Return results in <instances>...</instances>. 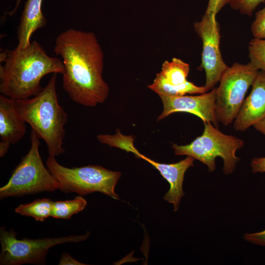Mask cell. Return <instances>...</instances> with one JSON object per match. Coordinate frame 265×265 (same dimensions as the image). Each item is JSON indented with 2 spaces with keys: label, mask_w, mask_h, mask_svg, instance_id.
Returning <instances> with one entry per match:
<instances>
[{
  "label": "cell",
  "mask_w": 265,
  "mask_h": 265,
  "mask_svg": "<svg viewBox=\"0 0 265 265\" xmlns=\"http://www.w3.org/2000/svg\"><path fill=\"white\" fill-rule=\"evenodd\" d=\"M135 157L142 159L150 163L157 169L161 176L169 184V190L163 197L164 200L172 204L174 211H177L179 208L182 198L184 196L183 183L186 171L193 166L194 159L187 156L181 161L170 164L161 163L156 162L140 154L137 149L134 152Z\"/></svg>",
  "instance_id": "obj_13"
},
{
  "label": "cell",
  "mask_w": 265,
  "mask_h": 265,
  "mask_svg": "<svg viewBox=\"0 0 265 265\" xmlns=\"http://www.w3.org/2000/svg\"><path fill=\"white\" fill-rule=\"evenodd\" d=\"M265 0H230L229 3L233 8L239 10L242 14L251 15L258 5Z\"/></svg>",
  "instance_id": "obj_19"
},
{
  "label": "cell",
  "mask_w": 265,
  "mask_h": 265,
  "mask_svg": "<svg viewBox=\"0 0 265 265\" xmlns=\"http://www.w3.org/2000/svg\"><path fill=\"white\" fill-rule=\"evenodd\" d=\"M13 228H0L1 251L0 265H20L25 264L45 265L49 250L52 247L65 243H78L90 236L87 232L83 235H70L58 238L18 239Z\"/></svg>",
  "instance_id": "obj_7"
},
{
  "label": "cell",
  "mask_w": 265,
  "mask_h": 265,
  "mask_svg": "<svg viewBox=\"0 0 265 265\" xmlns=\"http://www.w3.org/2000/svg\"><path fill=\"white\" fill-rule=\"evenodd\" d=\"M216 88L211 92L198 96H160L163 111L158 120H162L170 114L183 112L193 114L204 122H209L216 126L215 116Z\"/></svg>",
  "instance_id": "obj_11"
},
{
  "label": "cell",
  "mask_w": 265,
  "mask_h": 265,
  "mask_svg": "<svg viewBox=\"0 0 265 265\" xmlns=\"http://www.w3.org/2000/svg\"><path fill=\"white\" fill-rule=\"evenodd\" d=\"M252 171L254 173L265 172V157H255L250 163Z\"/></svg>",
  "instance_id": "obj_23"
},
{
  "label": "cell",
  "mask_w": 265,
  "mask_h": 265,
  "mask_svg": "<svg viewBox=\"0 0 265 265\" xmlns=\"http://www.w3.org/2000/svg\"><path fill=\"white\" fill-rule=\"evenodd\" d=\"M252 86L234 120L236 131L246 130L265 116V72L259 70Z\"/></svg>",
  "instance_id": "obj_14"
},
{
  "label": "cell",
  "mask_w": 265,
  "mask_h": 265,
  "mask_svg": "<svg viewBox=\"0 0 265 265\" xmlns=\"http://www.w3.org/2000/svg\"><path fill=\"white\" fill-rule=\"evenodd\" d=\"M46 164L59 183V190L64 193L83 195L98 192L119 200L114 188L121 176L120 172L95 165L68 168L59 164L54 157L50 156Z\"/></svg>",
  "instance_id": "obj_6"
},
{
  "label": "cell",
  "mask_w": 265,
  "mask_h": 265,
  "mask_svg": "<svg viewBox=\"0 0 265 265\" xmlns=\"http://www.w3.org/2000/svg\"><path fill=\"white\" fill-rule=\"evenodd\" d=\"M204 123L202 134L190 143L185 145L172 144L175 154L190 156L198 160L207 166L210 172L215 170V159L220 157L223 161L224 174L232 173L239 161L236 151L243 146V140L222 133L211 123Z\"/></svg>",
  "instance_id": "obj_5"
},
{
  "label": "cell",
  "mask_w": 265,
  "mask_h": 265,
  "mask_svg": "<svg viewBox=\"0 0 265 265\" xmlns=\"http://www.w3.org/2000/svg\"><path fill=\"white\" fill-rule=\"evenodd\" d=\"M253 126L257 131L265 135V116Z\"/></svg>",
  "instance_id": "obj_25"
},
{
  "label": "cell",
  "mask_w": 265,
  "mask_h": 265,
  "mask_svg": "<svg viewBox=\"0 0 265 265\" xmlns=\"http://www.w3.org/2000/svg\"><path fill=\"white\" fill-rule=\"evenodd\" d=\"M230 0H209L205 14H215Z\"/></svg>",
  "instance_id": "obj_22"
},
{
  "label": "cell",
  "mask_w": 265,
  "mask_h": 265,
  "mask_svg": "<svg viewBox=\"0 0 265 265\" xmlns=\"http://www.w3.org/2000/svg\"><path fill=\"white\" fill-rule=\"evenodd\" d=\"M189 72V64L174 57L165 61L161 71L156 74L153 83L148 88L159 96H180L186 94H203L204 86H198L189 81L187 77Z\"/></svg>",
  "instance_id": "obj_10"
},
{
  "label": "cell",
  "mask_w": 265,
  "mask_h": 265,
  "mask_svg": "<svg viewBox=\"0 0 265 265\" xmlns=\"http://www.w3.org/2000/svg\"><path fill=\"white\" fill-rule=\"evenodd\" d=\"M40 139L31 130L30 148L13 170L7 184L0 188L1 200L59 189V183L45 166L40 155Z\"/></svg>",
  "instance_id": "obj_4"
},
{
  "label": "cell",
  "mask_w": 265,
  "mask_h": 265,
  "mask_svg": "<svg viewBox=\"0 0 265 265\" xmlns=\"http://www.w3.org/2000/svg\"><path fill=\"white\" fill-rule=\"evenodd\" d=\"M250 62L259 70L265 72V39L254 38L248 46Z\"/></svg>",
  "instance_id": "obj_18"
},
{
  "label": "cell",
  "mask_w": 265,
  "mask_h": 265,
  "mask_svg": "<svg viewBox=\"0 0 265 265\" xmlns=\"http://www.w3.org/2000/svg\"><path fill=\"white\" fill-rule=\"evenodd\" d=\"M53 201L49 198L37 199L24 204H20L15 209V212L33 218L36 221L43 222L51 215Z\"/></svg>",
  "instance_id": "obj_16"
},
{
  "label": "cell",
  "mask_w": 265,
  "mask_h": 265,
  "mask_svg": "<svg viewBox=\"0 0 265 265\" xmlns=\"http://www.w3.org/2000/svg\"><path fill=\"white\" fill-rule=\"evenodd\" d=\"M251 30L254 38L265 39V6L256 13Z\"/></svg>",
  "instance_id": "obj_20"
},
{
  "label": "cell",
  "mask_w": 265,
  "mask_h": 265,
  "mask_svg": "<svg viewBox=\"0 0 265 265\" xmlns=\"http://www.w3.org/2000/svg\"><path fill=\"white\" fill-rule=\"evenodd\" d=\"M53 52L62 59V86L73 101L89 107L105 101L109 88L102 76L104 53L93 32L68 29L56 37Z\"/></svg>",
  "instance_id": "obj_1"
},
{
  "label": "cell",
  "mask_w": 265,
  "mask_h": 265,
  "mask_svg": "<svg viewBox=\"0 0 265 265\" xmlns=\"http://www.w3.org/2000/svg\"><path fill=\"white\" fill-rule=\"evenodd\" d=\"M59 265H84L85 264L78 261L67 253H63L60 259Z\"/></svg>",
  "instance_id": "obj_24"
},
{
  "label": "cell",
  "mask_w": 265,
  "mask_h": 265,
  "mask_svg": "<svg viewBox=\"0 0 265 265\" xmlns=\"http://www.w3.org/2000/svg\"><path fill=\"white\" fill-rule=\"evenodd\" d=\"M259 70L250 62L228 67L216 88L215 116L217 122L228 126L238 114L245 95Z\"/></svg>",
  "instance_id": "obj_8"
},
{
  "label": "cell",
  "mask_w": 265,
  "mask_h": 265,
  "mask_svg": "<svg viewBox=\"0 0 265 265\" xmlns=\"http://www.w3.org/2000/svg\"><path fill=\"white\" fill-rule=\"evenodd\" d=\"M0 92L15 100L32 97L42 89V79L49 74L63 75V62L48 55L36 41L24 48L17 46L0 54Z\"/></svg>",
  "instance_id": "obj_2"
},
{
  "label": "cell",
  "mask_w": 265,
  "mask_h": 265,
  "mask_svg": "<svg viewBox=\"0 0 265 265\" xmlns=\"http://www.w3.org/2000/svg\"><path fill=\"white\" fill-rule=\"evenodd\" d=\"M56 75L53 74L48 84L37 95L16 100L21 116L45 142L49 156L54 157L65 152L63 141L68 116L58 103Z\"/></svg>",
  "instance_id": "obj_3"
},
{
  "label": "cell",
  "mask_w": 265,
  "mask_h": 265,
  "mask_svg": "<svg viewBox=\"0 0 265 265\" xmlns=\"http://www.w3.org/2000/svg\"><path fill=\"white\" fill-rule=\"evenodd\" d=\"M43 0H27L22 13L17 34V46L24 48L30 43L32 34L45 26L47 20L42 12Z\"/></svg>",
  "instance_id": "obj_15"
},
{
  "label": "cell",
  "mask_w": 265,
  "mask_h": 265,
  "mask_svg": "<svg viewBox=\"0 0 265 265\" xmlns=\"http://www.w3.org/2000/svg\"><path fill=\"white\" fill-rule=\"evenodd\" d=\"M87 201L81 195L74 199L53 201L51 216L57 219H70L75 214L83 211Z\"/></svg>",
  "instance_id": "obj_17"
},
{
  "label": "cell",
  "mask_w": 265,
  "mask_h": 265,
  "mask_svg": "<svg viewBox=\"0 0 265 265\" xmlns=\"http://www.w3.org/2000/svg\"><path fill=\"white\" fill-rule=\"evenodd\" d=\"M194 27L202 42L201 67L206 73L204 86L207 92L220 81L228 66L220 50V33L216 15L205 14L200 21L194 23Z\"/></svg>",
  "instance_id": "obj_9"
},
{
  "label": "cell",
  "mask_w": 265,
  "mask_h": 265,
  "mask_svg": "<svg viewBox=\"0 0 265 265\" xmlns=\"http://www.w3.org/2000/svg\"><path fill=\"white\" fill-rule=\"evenodd\" d=\"M26 132V122L21 116L16 100L0 95V157H3L11 145L18 143Z\"/></svg>",
  "instance_id": "obj_12"
},
{
  "label": "cell",
  "mask_w": 265,
  "mask_h": 265,
  "mask_svg": "<svg viewBox=\"0 0 265 265\" xmlns=\"http://www.w3.org/2000/svg\"><path fill=\"white\" fill-rule=\"evenodd\" d=\"M243 238L251 243L265 246V230L256 233H246Z\"/></svg>",
  "instance_id": "obj_21"
}]
</instances>
